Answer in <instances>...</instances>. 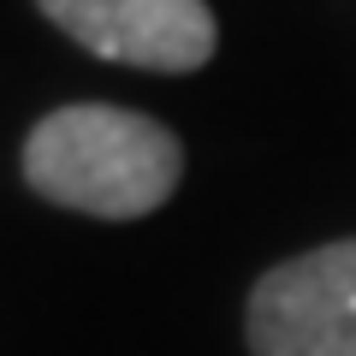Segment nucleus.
<instances>
[{
	"mask_svg": "<svg viewBox=\"0 0 356 356\" xmlns=\"http://www.w3.org/2000/svg\"><path fill=\"white\" fill-rule=\"evenodd\" d=\"M184 149L149 113L77 102L48 113L24 143V178L48 202L77 208L95 220L154 214L178 191Z\"/></svg>",
	"mask_w": 356,
	"mask_h": 356,
	"instance_id": "1",
	"label": "nucleus"
},
{
	"mask_svg": "<svg viewBox=\"0 0 356 356\" xmlns=\"http://www.w3.org/2000/svg\"><path fill=\"white\" fill-rule=\"evenodd\" d=\"M243 327L255 356H356V238L261 273Z\"/></svg>",
	"mask_w": 356,
	"mask_h": 356,
	"instance_id": "2",
	"label": "nucleus"
},
{
	"mask_svg": "<svg viewBox=\"0 0 356 356\" xmlns=\"http://www.w3.org/2000/svg\"><path fill=\"white\" fill-rule=\"evenodd\" d=\"M95 60L137 72H196L214 60L220 24L208 0H36Z\"/></svg>",
	"mask_w": 356,
	"mask_h": 356,
	"instance_id": "3",
	"label": "nucleus"
}]
</instances>
